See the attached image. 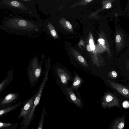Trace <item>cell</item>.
I'll return each mask as SVG.
<instances>
[{"label": "cell", "instance_id": "cell-1", "mask_svg": "<svg viewBox=\"0 0 129 129\" xmlns=\"http://www.w3.org/2000/svg\"><path fill=\"white\" fill-rule=\"evenodd\" d=\"M43 21H36L13 16L6 17L2 21L0 28L14 35H28L40 31Z\"/></svg>", "mask_w": 129, "mask_h": 129}, {"label": "cell", "instance_id": "cell-2", "mask_svg": "<svg viewBox=\"0 0 129 129\" xmlns=\"http://www.w3.org/2000/svg\"><path fill=\"white\" fill-rule=\"evenodd\" d=\"M37 4V0H0L1 8L27 14L41 21L36 8Z\"/></svg>", "mask_w": 129, "mask_h": 129}, {"label": "cell", "instance_id": "cell-3", "mask_svg": "<svg viewBox=\"0 0 129 129\" xmlns=\"http://www.w3.org/2000/svg\"><path fill=\"white\" fill-rule=\"evenodd\" d=\"M42 61L39 62L38 57L36 56L31 60L28 67L27 75L30 83L32 86L37 82L41 75Z\"/></svg>", "mask_w": 129, "mask_h": 129}, {"label": "cell", "instance_id": "cell-4", "mask_svg": "<svg viewBox=\"0 0 129 129\" xmlns=\"http://www.w3.org/2000/svg\"><path fill=\"white\" fill-rule=\"evenodd\" d=\"M102 103L103 106L105 107L120 106L118 98L113 94L110 92L104 94Z\"/></svg>", "mask_w": 129, "mask_h": 129}, {"label": "cell", "instance_id": "cell-5", "mask_svg": "<svg viewBox=\"0 0 129 129\" xmlns=\"http://www.w3.org/2000/svg\"><path fill=\"white\" fill-rule=\"evenodd\" d=\"M42 25L47 35L54 39L58 38L57 33L50 19H47L43 20Z\"/></svg>", "mask_w": 129, "mask_h": 129}, {"label": "cell", "instance_id": "cell-6", "mask_svg": "<svg viewBox=\"0 0 129 129\" xmlns=\"http://www.w3.org/2000/svg\"><path fill=\"white\" fill-rule=\"evenodd\" d=\"M37 92L32 96L26 102L20 112L18 119L23 117L24 119L30 112L33 104Z\"/></svg>", "mask_w": 129, "mask_h": 129}, {"label": "cell", "instance_id": "cell-7", "mask_svg": "<svg viewBox=\"0 0 129 129\" xmlns=\"http://www.w3.org/2000/svg\"><path fill=\"white\" fill-rule=\"evenodd\" d=\"M108 82L119 93L125 98L129 99V89L128 88L120 84L108 80Z\"/></svg>", "mask_w": 129, "mask_h": 129}, {"label": "cell", "instance_id": "cell-8", "mask_svg": "<svg viewBox=\"0 0 129 129\" xmlns=\"http://www.w3.org/2000/svg\"><path fill=\"white\" fill-rule=\"evenodd\" d=\"M19 95L18 93H12L6 95L2 100L0 105L2 106L6 105L15 101Z\"/></svg>", "mask_w": 129, "mask_h": 129}, {"label": "cell", "instance_id": "cell-9", "mask_svg": "<svg viewBox=\"0 0 129 129\" xmlns=\"http://www.w3.org/2000/svg\"><path fill=\"white\" fill-rule=\"evenodd\" d=\"M56 70L57 73L62 83L65 85L67 84L69 81L71 79L68 73L62 68H58Z\"/></svg>", "mask_w": 129, "mask_h": 129}, {"label": "cell", "instance_id": "cell-10", "mask_svg": "<svg viewBox=\"0 0 129 129\" xmlns=\"http://www.w3.org/2000/svg\"><path fill=\"white\" fill-rule=\"evenodd\" d=\"M13 76V70L8 72L7 76L4 80L0 83V93L12 80Z\"/></svg>", "mask_w": 129, "mask_h": 129}, {"label": "cell", "instance_id": "cell-11", "mask_svg": "<svg viewBox=\"0 0 129 129\" xmlns=\"http://www.w3.org/2000/svg\"><path fill=\"white\" fill-rule=\"evenodd\" d=\"M67 92L72 101L78 106L81 105L80 100L75 95L71 88L67 87L66 88Z\"/></svg>", "mask_w": 129, "mask_h": 129}, {"label": "cell", "instance_id": "cell-12", "mask_svg": "<svg viewBox=\"0 0 129 129\" xmlns=\"http://www.w3.org/2000/svg\"><path fill=\"white\" fill-rule=\"evenodd\" d=\"M124 122L123 118L117 120L113 124L112 129H123L124 125Z\"/></svg>", "mask_w": 129, "mask_h": 129}, {"label": "cell", "instance_id": "cell-13", "mask_svg": "<svg viewBox=\"0 0 129 129\" xmlns=\"http://www.w3.org/2000/svg\"><path fill=\"white\" fill-rule=\"evenodd\" d=\"M22 103L20 102L15 105L5 108L0 111V116H1L4 114L7 113L9 112L16 109Z\"/></svg>", "mask_w": 129, "mask_h": 129}, {"label": "cell", "instance_id": "cell-14", "mask_svg": "<svg viewBox=\"0 0 129 129\" xmlns=\"http://www.w3.org/2000/svg\"><path fill=\"white\" fill-rule=\"evenodd\" d=\"M82 82L81 78L77 75H75L72 84V87L75 89L78 88Z\"/></svg>", "mask_w": 129, "mask_h": 129}, {"label": "cell", "instance_id": "cell-15", "mask_svg": "<svg viewBox=\"0 0 129 129\" xmlns=\"http://www.w3.org/2000/svg\"><path fill=\"white\" fill-rule=\"evenodd\" d=\"M74 55L80 64L85 67H88L87 62L81 55L78 54H75Z\"/></svg>", "mask_w": 129, "mask_h": 129}, {"label": "cell", "instance_id": "cell-16", "mask_svg": "<svg viewBox=\"0 0 129 129\" xmlns=\"http://www.w3.org/2000/svg\"><path fill=\"white\" fill-rule=\"evenodd\" d=\"M45 114L46 112L45 109L44 108L43 109L39 125L37 129H43V126L44 122V119Z\"/></svg>", "mask_w": 129, "mask_h": 129}, {"label": "cell", "instance_id": "cell-17", "mask_svg": "<svg viewBox=\"0 0 129 129\" xmlns=\"http://www.w3.org/2000/svg\"><path fill=\"white\" fill-rule=\"evenodd\" d=\"M108 76L110 78L115 79L117 77L118 75L115 71H113L109 72L108 74Z\"/></svg>", "mask_w": 129, "mask_h": 129}, {"label": "cell", "instance_id": "cell-18", "mask_svg": "<svg viewBox=\"0 0 129 129\" xmlns=\"http://www.w3.org/2000/svg\"><path fill=\"white\" fill-rule=\"evenodd\" d=\"M11 123H4L2 122H0V128H1L8 127L11 125Z\"/></svg>", "mask_w": 129, "mask_h": 129}, {"label": "cell", "instance_id": "cell-19", "mask_svg": "<svg viewBox=\"0 0 129 129\" xmlns=\"http://www.w3.org/2000/svg\"><path fill=\"white\" fill-rule=\"evenodd\" d=\"M90 45L92 50H94L95 49V45H94L93 41L92 40L90 39L89 41Z\"/></svg>", "mask_w": 129, "mask_h": 129}, {"label": "cell", "instance_id": "cell-20", "mask_svg": "<svg viewBox=\"0 0 129 129\" xmlns=\"http://www.w3.org/2000/svg\"><path fill=\"white\" fill-rule=\"evenodd\" d=\"M123 107L125 108L129 107V102L127 101H124L122 104Z\"/></svg>", "mask_w": 129, "mask_h": 129}, {"label": "cell", "instance_id": "cell-21", "mask_svg": "<svg viewBox=\"0 0 129 129\" xmlns=\"http://www.w3.org/2000/svg\"><path fill=\"white\" fill-rule=\"evenodd\" d=\"M66 24L67 28L69 29H71L72 28V26L70 23L68 21H66Z\"/></svg>", "mask_w": 129, "mask_h": 129}, {"label": "cell", "instance_id": "cell-22", "mask_svg": "<svg viewBox=\"0 0 129 129\" xmlns=\"http://www.w3.org/2000/svg\"><path fill=\"white\" fill-rule=\"evenodd\" d=\"M98 42H99L100 44L102 45H104L105 44V40L103 39H99L98 40Z\"/></svg>", "mask_w": 129, "mask_h": 129}, {"label": "cell", "instance_id": "cell-23", "mask_svg": "<svg viewBox=\"0 0 129 129\" xmlns=\"http://www.w3.org/2000/svg\"><path fill=\"white\" fill-rule=\"evenodd\" d=\"M121 37L119 35H117L116 37V41L117 42H119L121 40Z\"/></svg>", "mask_w": 129, "mask_h": 129}, {"label": "cell", "instance_id": "cell-24", "mask_svg": "<svg viewBox=\"0 0 129 129\" xmlns=\"http://www.w3.org/2000/svg\"><path fill=\"white\" fill-rule=\"evenodd\" d=\"M86 48L87 50L89 52H91L92 50L89 44L87 45L86 46Z\"/></svg>", "mask_w": 129, "mask_h": 129}, {"label": "cell", "instance_id": "cell-25", "mask_svg": "<svg viewBox=\"0 0 129 129\" xmlns=\"http://www.w3.org/2000/svg\"><path fill=\"white\" fill-rule=\"evenodd\" d=\"M111 4L110 3H109L107 4L106 6V9H108L111 7Z\"/></svg>", "mask_w": 129, "mask_h": 129}, {"label": "cell", "instance_id": "cell-26", "mask_svg": "<svg viewBox=\"0 0 129 129\" xmlns=\"http://www.w3.org/2000/svg\"><path fill=\"white\" fill-rule=\"evenodd\" d=\"M85 1L87 2H90L91 1H92V0H85Z\"/></svg>", "mask_w": 129, "mask_h": 129}]
</instances>
